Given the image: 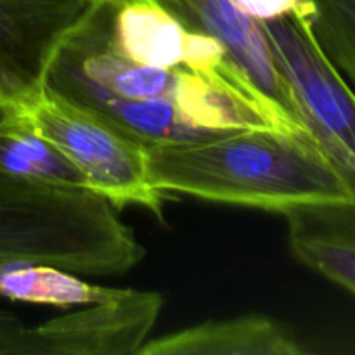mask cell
Returning a JSON list of instances; mask_svg holds the SVG:
<instances>
[{
  "instance_id": "5",
  "label": "cell",
  "mask_w": 355,
  "mask_h": 355,
  "mask_svg": "<svg viewBox=\"0 0 355 355\" xmlns=\"http://www.w3.org/2000/svg\"><path fill=\"white\" fill-rule=\"evenodd\" d=\"M302 121L355 201V92L314 37L311 14L262 21Z\"/></svg>"
},
{
  "instance_id": "11",
  "label": "cell",
  "mask_w": 355,
  "mask_h": 355,
  "mask_svg": "<svg viewBox=\"0 0 355 355\" xmlns=\"http://www.w3.org/2000/svg\"><path fill=\"white\" fill-rule=\"evenodd\" d=\"M141 355H298L290 331L266 315L210 321L146 342Z\"/></svg>"
},
{
  "instance_id": "8",
  "label": "cell",
  "mask_w": 355,
  "mask_h": 355,
  "mask_svg": "<svg viewBox=\"0 0 355 355\" xmlns=\"http://www.w3.org/2000/svg\"><path fill=\"white\" fill-rule=\"evenodd\" d=\"M149 2L172 14L186 30L217 40L248 82L288 120L307 130L290 85L277 68L262 21L246 14L236 0Z\"/></svg>"
},
{
  "instance_id": "4",
  "label": "cell",
  "mask_w": 355,
  "mask_h": 355,
  "mask_svg": "<svg viewBox=\"0 0 355 355\" xmlns=\"http://www.w3.org/2000/svg\"><path fill=\"white\" fill-rule=\"evenodd\" d=\"M6 104L83 173L94 193L114 207L135 205L162 218L163 194L148 180L146 146L45 85Z\"/></svg>"
},
{
  "instance_id": "12",
  "label": "cell",
  "mask_w": 355,
  "mask_h": 355,
  "mask_svg": "<svg viewBox=\"0 0 355 355\" xmlns=\"http://www.w3.org/2000/svg\"><path fill=\"white\" fill-rule=\"evenodd\" d=\"M0 173L90 189L83 173L54 146L17 121L6 103L0 104Z\"/></svg>"
},
{
  "instance_id": "14",
  "label": "cell",
  "mask_w": 355,
  "mask_h": 355,
  "mask_svg": "<svg viewBox=\"0 0 355 355\" xmlns=\"http://www.w3.org/2000/svg\"><path fill=\"white\" fill-rule=\"evenodd\" d=\"M311 26L318 44L355 85V0H311Z\"/></svg>"
},
{
  "instance_id": "15",
  "label": "cell",
  "mask_w": 355,
  "mask_h": 355,
  "mask_svg": "<svg viewBox=\"0 0 355 355\" xmlns=\"http://www.w3.org/2000/svg\"><path fill=\"white\" fill-rule=\"evenodd\" d=\"M246 14L259 21L286 16V14H312L311 0H236Z\"/></svg>"
},
{
  "instance_id": "7",
  "label": "cell",
  "mask_w": 355,
  "mask_h": 355,
  "mask_svg": "<svg viewBox=\"0 0 355 355\" xmlns=\"http://www.w3.org/2000/svg\"><path fill=\"white\" fill-rule=\"evenodd\" d=\"M96 0H0V104L44 87L55 51Z\"/></svg>"
},
{
  "instance_id": "6",
  "label": "cell",
  "mask_w": 355,
  "mask_h": 355,
  "mask_svg": "<svg viewBox=\"0 0 355 355\" xmlns=\"http://www.w3.org/2000/svg\"><path fill=\"white\" fill-rule=\"evenodd\" d=\"M162 307L159 293L125 290L113 300L28 326L21 355L137 354L148 342Z\"/></svg>"
},
{
  "instance_id": "10",
  "label": "cell",
  "mask_w": 355,
  "mask_h": 355,
  "mask_svg": "<svg viewBox=\"0 0 355 355\" xmlns=\"http://www.w3.org/2000/svg\"><path fill=\"white\" fill-rule=\"evenodd\" d=\"M283 215L295 259L355 295V201L300 205Z\"/></svg>"
},
{
  "instance_id": "16",
  "label": "cell",
  "mask_w": 355,
  "mask_h": 355,
  "mask_svg": "<svg viewBox=\"0 0 355 355\" xmlns=\"http://www.w3.org/2000/svg\"><path fill=\"white\" fill-rule=\"evenodd\" d=\"M26 328L17 315L0 307V355H21Z\"/></svg>"
},
{
  "instance_id": "9",
  "label": "cell",
  "mask_w": 355,
  "mask_h": 355,
  "mask_svg": "<svg viewBox=\"0 0 355 355\" xmlns=\"http://www.w3.org/2000/svg\"><path fill=\"white\" fill-rule=\"evenodd\" d=\"M113 42L125 58L155 68L186 66L217 75L234 64L217 40L186 30L149 0H116Z\"/></svg>"
},
{
  "instance_id": "3",
  "label": "cell",
  "mask_w": 355,
  "mask_h": 355,
  "mask_svg": "<svg viewBox=\"0 0 355 355\" xmlns=\"http://www.w3.org/2000/svg\"><path fill=\"white\" fill-rule=\"evenodd\" d=\"M142 257L132 227L101 194L0 173V269L47 263L80 276H120Z\"/></svg>"
},
{
  "instance_id": "13",
  "label": "cell",
  "mask_w": 355,
  "mask_h": 355,
  "mask_svg": "<svg viewBox=\"0 0 355 355\" xmlns=\"http://www.w3.org/2000/svg\"><path fill=\"white\" fill-rule=\"evenodd\" d=\"M123 293L125 290L120 288L90 284L80 274L47 263H23L0 269V298L12 302L69 309L113 300Z\"/></svg>"
},
{
  "instance_id": "1",
  "label": "cell",
  "mask_w": 355,
  "mask_h": 355,
  "mask_svg": "<svg viewBox=\"0 0 355 355\" xmlns=\"http://www.w3.org/2000/svg\"><path fill=\"white\" fill-rule=\"evenodd\" d=\"M114 6L116 0H96L62 40L45 73L52 92L146 148L269 125L262 104L232 78L125 58L113 42Z\"/></svg>"
},
{
  "instance_id": "2",
  "label": "cell",
  "mask_w": 355,
  "mask_h": 355,
  "mask_svg": "<svg viewBox=\"0 0 355 355\" xmlns=\"http://www.w3.org/2000/svg\"><path fill=\"white\" fill-rule=\"evenodd\" d=\"M146 166L149 184L162 194L277 214L300 205L352 200L311 135L274 128L148 146Z\"/></svg>"
}]
</instances>
